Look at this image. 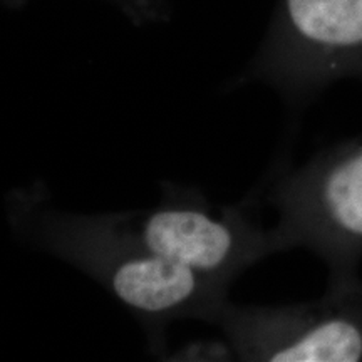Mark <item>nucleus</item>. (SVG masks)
I'll use <instances>...</instances> for the list:
<instances>
[{
    "instance_id": "1",
    "label": "nucleus",
    "mask_w": 362,
    "mask_h": 362,
    "mask_svg": "<svg viewBox=\"0 0 362 362\" xmlns=\"http://www.w3.org/2000/svg\"><path fill=\"white\" fill-rule=\"evenodd\" d=\"M12 230L30 245L74 265L106 288L146 329L161 351L165 330L181 319L215 324L228 300L230 285L148 250L115 214L83 215L57 210L39 185L7 198Z\"/></svg>"
},
{
    "instance_id": "5",
    "label": "nucleus",
    "mask_w": 362,
    "mask_h": 362,
    "mask_svg": "<svg viewBox=\"0 0 362 362\" xmlns=\"http://www.w3.org/2000/svg\"><path fill=\"white\" fill-rule=\"evenodd\" d=\"M264 78L297 110L339 79L362 81V0H284Z\"/></svg>"
},
{
    "instance_id": "4",
    "label": "nucleus",
    "mask_w": 362,
    "mask_h": 362,
    "mask_svg": "<svg viewBox=\"0 0 362 362\" xmlns=\"http://www.w3.org/2000/svg\"><path fill=\"white\" fill-rule=\"evenodd\" d=\"M161 188L155 208L115 214L148 250L228 285L272 255L269 230L257 228L243 205L215 208L194 189L168 181Z\"/></svg>"
},
{
    "instance_id": "2",
    "label": "nucleus",
    "mask_w": 362,
    "mask_h": 362,
    "mask_svg": "<svg viewBox=\"0 0 362 362\" xmlns=\"http://www.w3.org/2000/svg\"><path fill=\"white\" fill-rule=\"evenodd\" d=\"M269 202L272 255L304 248L329 270V285L359 280L362 262V134L315 153L275 178Z\"/></svg>"
},
{
    "instance_id": "3",
    "label": "nucleus",
    "mask_w": 362,
    "mask_h": 362,
    "mask_svg": "<svg viewBox=\"0 0 362 362\" xmlns=\"http://www.w3.org/2000/svg\"><path fill=\"white\" fill-rule=\"evenodd\" d=\"M215 325L235 359L248 362L362 361V280L327 285L320 298L287 305H233Z\"/></svg>"
}]
</instances>
